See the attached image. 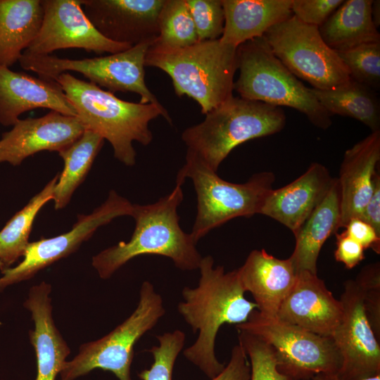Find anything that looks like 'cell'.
Segmentation results:
<instances>
[{"instance_id":"cell-1","label":"cell","mask_w":380,"mask_h":380,"mask_svg":"<svg viewBox=\"0 0 380 380\" xmlns=\"http://www.w3.org/2000/svg\"><path fill=\"white\" fill-rule=\"evenodd\" d=\"M211 255L202 257L198 267L200 278L195 288L184 286L183 301L177 310L194 332L195 342L183 351L184 356L210 379L224 368L215 355V339L224 324L246 322L257 309L248 300L240 283L237 270L226 272L221 265L214 266Z\"/></svg>"},{"instance_id":"cell-2","label":"cell","mask_w":380,"mask_h":380,"mask_svg":"<svg viewBox=\"0 0 380 380\" xmlns=\"http://www.w3.org/2000/svg\"><path fill=\"white\" fill-rule=\"evenodd\" d=\"M182 186L176 184L172 191L146 205L134 204L135 220L128 241H120L92 258V266L103 279L110 278L130 260L141 255H158L170 258L183 271L198 269L202 256L197 242L179 225L177 209L183 201Z\"/></svg>"},{"instance_id":"cell-3","label":"cell","mask_w":380,"mask_h":380,"mask_svg":"<svg viewBox=\"0 0 380 380\" xmlns=\"http://www.w3.org/2000/svg\"><path fill=\"white\" fill-rule=\"evenodd\" d=\"M55 81L72 103L84 129L92 131L112 146L116 159L132 167L136 163L133 142L147 146L153 140L149 122L163 116L168 123L172 119L163 105L144 104L123 101L114 94L91 82L80 80L68 72L59 75Z\"/></svg>"},{"instance_id":"cell-4","label":"cell","mask_w":380,"mask_h":380,"mask_svg":"<svg viewBox=\"0 0 380 380\" xmlns=\"http://www.w3.org/2000/svg\"><path fill=\"white\" fill-rule=\"evenodd\" d=\"M145 66L166 72L175 94L196 101L205 115L232 96L237 70V47L220 39L198 42L181 49L151 44Z\"/></svg>"},{"instance_id":"cell-5","label":"cell","mask_w":380,"mask_h":380,"mask_svg":"<svg viewBox=\"0 0 380 380\" xmlns=\"http://www.w3.org/2000/svg\"><path fill=\"white\" fill-rule=\"evenodd\" d=\"M286 120L280 107L233 96L206 113L201 122L186 128L182 139L187 153L217 172L236 146L279 132Z\"/></svg>"},{"instance_id":"cell-6","label":"cell","mask_w":380,"mask_h":380,"mask_svg":"<svg viewBox=\"0 0 380 380\" xmlns=\"http://www.w3.org/2000/svg\"><path fill=\"white\" fill-rule=\"evenodd\" d=\"M239 75L234 83L240 97L274 106H286L304 114L315 127L327 129L331 115L293 73L274 55L264 37L237 47Z\"/></svg>"},{"instance_id":"cell-7","label":"cell","mask_w":380,"mask_h":380,"mask_svg":"<svg viewBox=\"0 0 380 380\" xmlns=\"http://www.w3.org/2000/svg\"><path fill=\"white\" fill-rule=\"evenodd\" d=\"M186 179L192 181L196 194L197 213L190 234L198 242L229 220L260 214L273 189L275 177L271 172H261L244 183L229 182L186 152V162L177 175L176 184L182 185Z\"/></svg>"},{"instance_id":"cell-8","label":"cell","mask_w":380,"mask_h":380,"mask_svg":"<svg viewBox=\"0 0 380 380\" xmlns=\"http://www.w3.org/2000/svg\"><path fill=\"white\" fill-rule=\"evenodd\" d=\"M165 313L162 296L150 281H144L134 312L107 335L81 345L78 354L65 362L61 380H75L96 368L111 372L119 380H132L130 367L134 346Z\"/></svg>"},{"instance_id":"cell-9","label":"cell","mask_w":380,"mask_h":380,"mask_svg":"<svg viewBox=\"0 0 380 380\" xmlns=\"http://www.w3.org/2000/svg\"><path fill=\"white\" fill-rule=\"evenodd\" d=\"M238 330L253 334L274 350L278 369L296 380H310L319 373L336 375L342 360L332 338L267 316L257 309Z\"/></svg>"},{"instance_id":"cell-10","label":"cell","mask_w":380,"mask_h":380,"mask_svg":"<svg viewBox=\"0 0 380 380\" xmlns=\"http://www.w3.org/2000/svg\"><path fill=\"white\" fill-rule=\"evenodd\" d=\"M152 43H141L105 56L70 59L54 55H21L18 62L23 69L31 70L43 79L55 80L63 72L75 71L113 94L132 92L140 96L141 103L160 106L145 82V57Z\"/></svg>"},{"instance_id":"cell-11","label":"cell","mask_w":380,"mask_h":380,"mask_svg":"<svg viewBox=\"0 0 380 380\" xmlns=\"http://www.w3.org/2000/svg\"><path fill=\"white\" fill-rule=\"evenodd\" d=\"M263 37L282 64L312 88L330 89L350 79L346 65L324 42L319 27L293 15L271 27Z\"/></svg>"},{"instance_id":"cell-12","label":"cell","mask_w":380,"mask_h":380,"mask_svg":"<svg viewBox=\"0 0 380 380\" xmlns=\"http://www.w3.org/2000/svg\"><path fill=\"white\" fill-rule=\"evenodd\" d=\"M133 210V203L111 190L106 200L93 212L79 215L77 222L68 232L30 242L23 260L14 267L1 272L0 292L10 285L32 278L40 270L68 256L88 240L99 227L118 217L132 216Z\"/></svg>"},{"instance_id":"cell-13","label":"cell","mask_w":380,"mask_h":380,"mask_svg":"<svg viewBox=\"0 0 380 380\" xmlns=\"http://www.w3.org/2000/svg\"><path fill=\"white\" fill-rule=\"evenodd\" d=\"M44 17L40 30L22 55H50L65 49H82L96 54L121 52L132 46L103 37L86 15L81 0H41Z\"/></svg>"},{"instance_id":"cell-14","label":"cell","mask_w":380,"mask_h":380,"mask_svg":"<svg viewBox=\"0 0 380 380\" xmlns=\"http://www.w3.org/2000/svg\"><path fill=\"white\" fill-rule=\"evenodd\" d=\"M341 322L332 336L342 364L339 380H363L380 374V346L367 319L362 296L355 280L343 284L339 299Z\"/></svg>"},{"instance_id":"cell-15","label":"cell","mask_w":380,"mask_h":380,"mask_svg":"<svg viewBox=\"0 0 380 380\" xmlns=\"http://www.w3.org/2000/svg\"><path fill=\"white\" fill-rule=\"evenodd\" d=\"M165 0H81L96 30L115 42L134 46L154 42Z\"/></svg>"},{"instance_id":"cell-16","label":"cell","mask_w":380,"mask_h":380,"mask_svg":"<svg viewBox=\"0 0 380 380\" xmlns=\"http://www.w3.org/2000/svg\"><path fill=\"white\" fill-rule=\"evenodd\" d=\"M77 117L51 110L44 116L19 119L0 139V163L13 166L36 153H58L69 147L84 132Z\"/></svg>"},{"instance_id":"cell-17","label":"cell","mask_w":380,"mask_h":380,"mask_svg":"<svg viewBox=\"0 0 380 380\" xmlns=\"http://www.w3.org/2000/svg\"><path fill=\"white\" fill-rule=\"evenodd\" d=\"M276 317L317 335L331 338L343 317V308L317 274L298 272Z\"/></svg>"},{"instance_id":"cell-18","label":"cell","mask_w":380,"mask_h":380,"mask_svg":"<svg viewBox=\"0 0 380 380\" xmlns=\"http://www.w3.org/2000/svg\"><path fill=\"white\" fill-rule=\"evenodd\" d=\"M38 108L76 117L75 108L57 82L0 65V124L13 126L21 114Z\"/></svg>"},{"instance_id":"cell-19","label":"cell","mask_w":380,"mask_h":380,"mask_svg":"<svg viewBox=\"0 0 380 380\" xmlns=\"http://www.w3.org/2000/svg\"><path fill=\"white\" fill-rule=\"evenodd\" d=\"M333 180L324 165L312 163L292 182L277 189H272L260 214L278 221L295 234L323 201Z\"/></svg>"},{"instance_id":"cell-20","label":"cell","mask_w":380,"mask_h":380,"mask_svg":"<svg viewBox=\"0 0 380 380\" xmlns=\"http://www.w3.org/2000/svg\"><path fill=\"white\" fill-rule=\"evenodd\" d=\"M380 160V131L346 150L337 181L340 189V228L353 218H359L368 203Z\"/></svg>"},{"instance_id":"cell-21","label":"cell","mask_w":380,"mask_h":380,"mask_svg":"<svg viewBox=\"0 0 380 380\" xmlns=\"http://www.w3.org/2000/svg\"><path fill=\"white\" fill-rule=\"evenodd\" d=\"M236 270L242 288L252 295L257 310L272 317L277 315L298 274L289 258L279 259L265 249L252 251Z\"/></svg>"},{"instance_id":"cell-22","label":"cell","mask_w":380,"mask_h":380,"mask_svg":"<svg viewBox=\"0 0 380 380\" xmlns=\"http://www.w3.org/2000/svg\"><path fill=\"white\" fill-rule=\"evenodd\" d=\"M51 291V285L42 281L30 288L24 303L34 323V329L29 331L37 359L34 380H56L70 353L52 317Z\"/></svg>"},{"instance_id":"cell-23","label":"cell","mask_w":380,"mask_h":380,"mask_svg":"<svg viewBox=\"0 0 380 380\" xmlns=\"http://www.w3.org/2000/svg\"><path fill=\"white\" fill-rule=\"evenodd\" d=\"M224 14L220 40L238 47L263 37L268 29L292 14V0H222Z\"/></svg>"},{"instance_id":"cell-24","label":"cell","mask_w":380,"mask_h":380,"mask_svg":"<svg viewBox=\"0 0 380 380\" xmlns=\"http://www.w3.org/2000/svg\"><path fill=\"white\" fill-rule=\"evenodd\" d=\"M340 189L337 178L323 201L294 234L296 245L289 257L297 273L308 271L317 274L320 251L327 239L340 229Z\"/></svg>"},{"instance_id":"cell-25","label":"cell","mask_w":380,"mask_h":380,"mask_svg":"<svg viewBox=\"0 0 380 380\" xmlns=\"http://www.w3.org/2000/svg\"><path fill=\"white\" fill-rule=\"evenodd\" d=\"M44 17L41 0H0V65L11 67L37 36Z\"/></svg>"},{"instance_id":"cell-26","label":"cell","mask_w":380,"mask_h":380,"mask_svg":"<svg viewBox=\"0 0 380 380\" xmlns=\"http://www.w3.org/2000/svg\"><path fill=\"white\" fill-rule=\"evenodd\" d=\"M372 0H347L319 27L324 42L336 52L380 42L372 15Z\"/></svg>"},{"instance_id":"cell-27","label":"cell","mask_w":380,"mask_h":380,"mask_svg":"<svg viewBox=\"0 0 380 380\" xmlns=\"http://www.w3.org/2000/svg\"><path fill=\"white\" fill-rule=\"evenodd\" d=\"M319 104L332 116L359 120L372 132L380 131V100L376 91L353 79L334 88H310Z\"/></svg>"},{"instance_id":"cell-28","label":"cell","mask_w":380,"mask_h":380,"mask_svg":"<svg viewBox=\"0 0 380 380\" xmlns=\"http://www.w3.org/2000/svg\"><path fill=\"white\" fill-rule=\"evenodd\" d=\"M103 138L85 129L82 136L69 147L58 152L64 167L55 185L53 200L56 210L65 208L83 182L101 149Z\"/></svg>"},{"instance_id":"cell-29","label":"cell","mask_w":380,"mask_h":380,"mask_svg":"<svg viewBox=\"0 0 380 380\" xmlns=\"http://www.w3.org/2000/svg\"><path fill=\"white\" fill-rule=\"evenodd\" d=\"M58 175L19 211H18L0 231V270L11 267L23 257L28 245L29 236L34 220L44 205L53 200V193Z\"/></svg>"},{"instance_id":"cell-30","label":"cell","mask_w":380,"mask_h":380,"mask_svg":"<svg viewBox=\"0 0 380 380\" xmlns=\"http://www.w3.org/2000/svg\"><path fill=\"white\" fill-rule=\"evenodd\" d=\"M159 34L153 44L181 49L198 42L186 0H165L158 18Z\"/></svg>"},{"instance_id":"cell-31","label":"cell","mask_w":380,"mask_h":380,"mask_svg":"<svg viewBox=\"0 0 380 380\" xmlns=\"http://www.w3.org/2000/svg\"><path fill=\"white\" fill-rule=\"evenodd\" d=\"M353 80L377 91L380 88V42L336 52Z\"/></svg>"},{"instance_id":"cell-32","label":"cell","mask_w":380,"mask_h":380,"mask_svg":"<svg viewBox=\"0 0 380 380\" xmlns=\"http://www.w3.org/2000/svg\"><path fill=\"white\" fill-rule=\"evenodd\" d=\"M238 331L239 343L250 362V380H296L278 369L274 350L266 342L253 334Z\"/></svg>"},{"instance_id":"cell-33","label":"cell","mask_w":380,"mask_h":380,"mask_svg":"<svg viewBox=\"0 0 380 380\" xmlns=\"http://www.w3.org/2000/svg\"><path fill=\"white\" fill-rule=\"evenodd\" d=\"M158 346L149 349L153 357V363L148 369L138 374L141 380H172L177 357L183 350L186 334L177 329L156 336Z\"/></svg>"},{"instance_id":"cell-34","label":"cell","mask_w":380,"mask_h":380,"mask_svg":"<svg viewBox=\"0 0 380 380\" xmlns=\"http://www.w3.org/2000/svg\"><path fill=\"white\" fill-rule=\"evenodd\" d=\"M198 42L221 37L224 25L222 0H186Z\"/></svg>"},{"instance_id":"cell-35","label":"cell","mask_w":380,"mask_h":380,"mask_svg":"<svg viewBox=\"0 0 380 380\" xmlns=\"http://www.w3.org/2000/svg\"><path fill=\"white\" fill-rule=\"evenodd\" d=\"M360 291L364 308L370 326L380 339V264L365 266L354 279Z\"/></svg>"},{"instance_id":"cell-36","label":"cell","mask_w":380,"mask_h":380,"mask_svg":"<svg viewBox=\"0 0 380 380\" xmlns=\"http://www.w3.org/2000/svg\"><path fill=\"white\" fill-rule=\"evenodd\" d=\"M343 0H292V14L303 23L320 27Z\"/></svg>"},{"instance_id":"cell-37","label":"cell","mask_w":380,"mask_h":380,"mask_svg":"<svg viewBox=\"0 0 380 380\" xmlns=\"http://www.w3.org/2000/svg\"><path fill=\"white\" fill-rule=\"evenodd\" d=\"M250 379L249 360L243 347L238 343L232 349L228 364L211 380H250Z\"/></svg>"},{"instance_id":"cell-38","label":"cell","mask_w":380,"mask_h":380,"mask_svg":"<svg viewBox=\"0 0 380 380\" xmlns=\"http://www.w3.org/2000/svg\"><path fill=\"white\" fill-rule=\"evenodd\" d=\"M336 248L334 257L337 262L343 263L348 269L356 267L365 259L363 247L350 238L344 231L336 233Z\"/></svg>"},{"instance_id":"cell-39","label":"cell","mask_w":380,"mask_h":380,"mask_svg":"<svg viewBox=\"0 0 380 380\" xmlns=\"http://www.w3.org/2000/svg\"><path fill=\"white\" fill-rule=\"evenodd\" d=\"M344 228V232L365 250L372 248L376 253H380V235L369 224L359 218H353Z\"/></svg>"},{"instance_id":"cell-40","label":"cell","mask_w":380,"mask_h":380,"mask_svg":"<svg viewBox=\"0 0 380 380\" xmlns=\"http://www.w3.org/2000/svg\"><path fill=\"white\" fill-rule=\"evenodd\" d=\"M359 219L369 224L380 235V174L379 169L374 175L372 194Z\"/></svg>"},{"instance_id":"cell-41","label":"cell","mask_w":380,"mask_h":380,"mask_svg":"<svg viewBox=\"0 0 380 380\" xmlns=\"http://www.w3.org/2000/svg\"><path fill=\"white\" fill-rule=\"evenodd\" d=\"M371 15L375 27L378 29L380 25V1L372 0Z\"/></svg>"},{"instance_id":"cell-42","label":"cell","mask_w":380,"mask_h":380,"mask_svg":"<svg viewBox=\"0 0 380 380\" xmlns=\"http://www.w3.org/2000/svg\"><path fill=\"white\" fill-rule=\"evenodd\" d=\"M312 380H339L335 374H328L319 373L312 377ZM363 380H380V374L365 379Z\"/></svg>"}]
</instances>
